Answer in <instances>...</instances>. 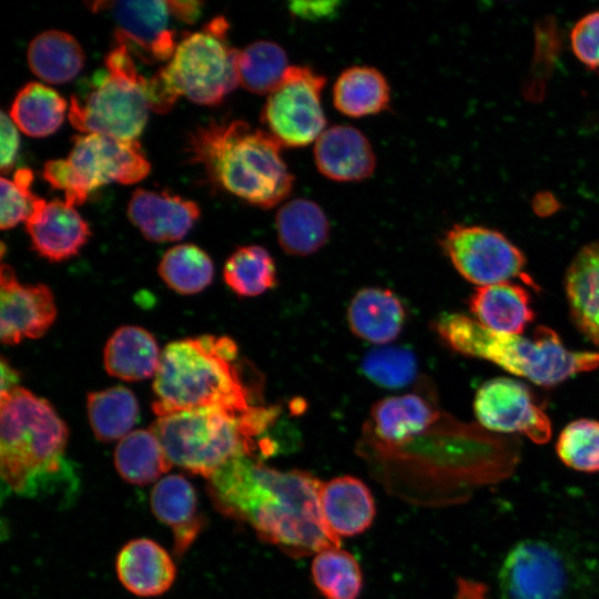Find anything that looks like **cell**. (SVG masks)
Returning a JSON list of instances; mask_svg holds the SVG:
<instances>
[{
  "mask_svg": "<svg viewBox=\"0 0 599 599\" xmlns=\"http://www.w3.org/2000/svg\"><path fill=\"white\" fill-rule=\"evenodd\" d=\"M435 328L455 352L489 361L541 386L599 367V352L568 349L547 326H538L531 337H525L490 331L464 314L445 313L437 318Z\"/></svg>",
  "mask_w": 599,
  "mask_h": 599,
  "instance_id": "5b68a950",
  "label": "cell"
},
{
  "mask_svg": "<svg viewBox=\"0 0 599 599\" xmlns=\"http://www.w3.org/2000/svg\"><path fill=\"white\" fill-rule=\"evenodd\" d=\"M322 483L308 471H282L241 455L209 478V493L223 514L248 524L264 541L300 557L341 546V538L322 516Z\"/></svg>",
  "mask_w": 599,
  "mask_h": 599,
  "instance_id": "6da1fadb",
  "label": "cell"
},
{
  "mask_svg": "<svg viewBox=\"0 0 599 599\" xmlns=\"http://www.w3.org/2000/svg\"><path fill=\"white\" fill-rule=\"evenodd\" d=\"M32 180L33 174L27 167L17 169L12 181L4 176L0 179L1 230L11 229L19 222H26L41 200L30 191Z\"/></svg>",
  "mask_w": 599,
  "mask_h": 599,
  "instance_id": "f35d334b",
  "label": "cell"
},
{
  "mask_svg": "<svg viewBox=\"0 0 599 599\" xmlns=\"http://www.w3.org/2000/svg\"><path fill=\"white\" fill-rule=\"evenodd\" d=\"M281 146L267 131L243 120H214L190 133L186 153L215 186L251 205L271 209L294 186Z\"/></svg>",
  "mask_w": 599,
  "mask_h": 599,
  "instance_id": "3957f363",
  "label": "cell"
},
{
  "mask_svg": "<svg viewBox=\"0 0 599 599\" xmlns=\"http://www.w3.org/2000/svg\"><path fill=\"white\" fill-rule=\"evenodd\" d=\"M237 345L227 336L202 335L167 344L154 375L152 408L158 417L182 410L253 406L234 363Z\"/></svg>",
  "mask_w": 599,
  "mask_h": 599,
  "instance_id": "277c9868",
  "label": "cell"
},
{
  "mask_svg": "<svg viewBox=\"0 0 599 599\" xmlns=\"http://www.w3.org/2000/svg\"><path fill=\"white\" fill-rule=\"evenodd\" d=\"M1 392L0 394L9 393L19 385V374L11 367L6 359L1 358Z\"/></svg>",
  "mask_w": 599,
  "mask_h": 599,
  "instance_id": "bcb514c9",
  "label": "cell"
},
{
  "mask_svg": "<svg viewBox=\"0 0 599 599\" xmlns=\"http://www.w3.org/2000/svg\"><path fill=\"white\" fill-rule=\"evenodd\" d=\"M105 70L98 85L84 98L71 95L69 121L80 132L135 140L150 109L146 80L135 68L124 43L115 42L105 55Z\"/></svg>",
  "mask_w": 599,
  "mask_h": 599,
  "instance_id": "52a82bcc",
  "label": "cell"
},
{
  "mask_svg": "<svg viewBox=\"0 0 599 599\" xmlns=\"http://www.w3.org/2000/svg\"><path fill=\"white\" fill-rule=\"evenodd\" d=\"M57 317V306L44 284H21L10 265L0 271V337L3 344L39 338Z\"/></svg>",
  "mask_w": 599,
  "mask_h": 599,
  "instance_id": "9a60e30c",
  "label": "cell"
},
{
  "mask_svg": "<svg viewBox=\"0 0 599 599\" xmlns=\"http://www.w3.org/2000/svg\"><path fill=\"white\" fill-rule=\"evenodd\" d=\"M313 581L325 599H357L363 587L355 557L339 547L315 554L311 566Z\"/></svg>",
  "mask_w": 599,
  "mask_h": 599,
  "instance_id": "e575fe53",
  "label": "cell"
},
{
  "mask_svg": "<svg viewBox=\"0 0 599 599\" xmlns=\"http://www.w3.org/2000/svg\"><path fill=\"white\" fill-rule=\"evenodd\" d=\"M319 507L327 527L338 538L364 532L375 517L369 488L359 478L348 475L322 483Z\"/></svg>",
  "mask_w": 599,
  "mask_h": 599,
  "instance_id": "ffe728a7",
  "label": "cell"
},
{
  "mask_svg": "<svg viewBox=\"0 0 599 599\" xmlns=\"http://www.w3.org/2000/svg\"><path fill=\"white\" fill-rule=\"evenodd\" d=\"M115 569L122 586L139 597L163 595L176 577V567L169 552L149 538L125 544L116 556Z\"/></svg>",
  "mask_w": 599,
  "mask_h": 599,
  "instance_id": "d6986e66",
  "label": "cell"
},
{
  "mask_svg": "<svg viewBox=\"0 0 599 599\" xmlns=\"http://www.w3.org/2000/svg\"><path fill=\"white\" fill-rule=\"evenodd\" d=\"M159 274L174 292L196 294L206 288L214 275L212 260L194 244H180L167 250L159 264Z\"/></svg>",
  "mask_w": 599,
  "mask_h": 599,
  "instance_id": "d590c367",
  "label": "cell"
},
{
  "mask_svg": "<svg viewBox=\"0 0 599 599\" xmlns=\"http://www.w3.org/2000/svg\"><path fill=\"white\" fill-rule=\"evenodd\" d=\"M314 161L318 172L337 182H357L375 171L376 156L369 140L347 124L326 128L315 141Z\"/></svg>",
  "mask_w": 599,
  "mask_h": 599,
  "instance_id": "ac0fdd59",
  "label": "cell"
},
{
  "mask_svg": "<svg viewBox=\"0 0 599 599\" xmlns=\"http://www.w3.org/2000/svg\"><path fill=\"white\" fill-rule=\"evenodd\" d=\"M565 292L575 325L599 347V241L586 245L572 258Z\"/></svg>",
  "mask_w": 599,
  "mask_h": 599,
  "instance_id": "603a6c76",
  "label": "cell"
},
{
  "mask_svg": "<svg viewBox=\"0 0 599 599\" xmlns=\"http://www.w3.org/2000/svg\"><path fill=\"white\" fill-rule=\"evenodd\" d=\"M42 175L52 187L64 192V201L71 206L83 204L90 194L67 159L45 162Z\"/></svg>",
  "mask_w": 599,
  "mask_h": 599,
  "instance_id": "60d3db41",
  "label": "cell"
},
{
  "mask_svg": "<svg viewBox=\"0 0 599 599\" xmlns=\"http://www.w3.org/2000/svg\"><path fill=\"white\" fill-rule=\"evenodd\" d=\"M370 417L377 437L388 446H399L425 433L438 413L420 395L404 394L375 403Z\"/></svg>",
  "mask_w": 599,
  "mask_h": 599,
  "instance_id": "d4e9b609",
  "label": "cell"
},
{
  "mask_svg": "<svg viewBox=\"0 0 599 599\" xmlns=\"http://www.w3.org/2000/svg\"><path fill=\"white\" fill-rule=\"evenodd\" d=\"M174 19L193 23L201 13L202 2L199 1H170Z\"/></svg>",
  "mask_w": 599,
  "mask_h": 599,
  "instance_id": "ee69618b",
  "label": "cell"
},
{
  "mask_svg": "<svg viewBox=\"0 0 599 599\" xmlns=\"http://www.w3.org/2000/svg\"><path fill=\"white\" fill-rule=\"evenodd\" d=\"M338 4L339 3L336 1H295L291 2L290 10L293 14L303 19H321L327 18L336 12Z\"/></svg>",
  "mask_w": 599,
  "mask_h": 599,
  "instance_id": "7bdbcfd3",
  "label": "cell"
},
{
  "mask_svg": "<svg viewBox=\"0 0 599 599\" xmlns=\"http://www.w3.org/2000/svg\"><path fill=\"white\" fill-rule=\"evenodd\" d=\"M226 285L243 297L258 296L276 284V266L270 252L260 245L241 246L226 260Z\"/></svg>",
  "mask_w": 599,
  "mask_h": 599,
  "instance_id": "836d02e7",
  "label": "cell"
},
{
  "mask_svg": "<svg viewBox=\"0 0 599 599\" xmlns=\"http://www.w3.org/2000/svg\"><path fill=\"white\" fill-rule=\"evenodd\" d=\"M230 24L220 16L201 31L187 32L177 42L169 62L158 70L179 98L202 105H216L238 84V50L227 40Z\"/></svg>",
  "mask_w": 599,
  "mask_h": 599,
  "instance_id": "ba28073f",
  "label": "cell"
},
{
  "mask_svg": "<svg viewBox=\"0 0 599 599\" xmlns=\"http://www.w3.org/2000/svg\"><path fill=\"white\" fill-rule=\"evenodd\" d=\"M275 230L282 250L294 256H307L328 241L331 226L324 210L308 199L290 200L277 210Z\"/></svg>",
  "mask_w": 599,
  "mask_h": 599,
  "instance_id": "484cf974",
  "label": "cell"
},
{
  "mask_svg": "<svg viewBox=\"0 0 599 599\" xmlns=\"http://www.w3.org/2000/svg\"><path fill=\"white\" fill-rule=\"evenodd\" d=\"M161 353L153 335L146 329L126 325L108 339L103 363L109 375L130 382L154 376Z\"/></svg>",
  "mask_w": 599,
  "mask_h": 599,
  "instance_id": "4316f807",
  "label": "cell"
},
{
  "mask_svg": "<svg viewBox=\"0 0 599 599\" xmlns=\"http://www.w3.org/2000/svg\"><path fill=\"white\" fill-rule=\"evenodd\" d=\"M72 142L67 160L89 193L111 182L136 183L150 172V163L135 140L91 133L75 135Z\"/></svg>",
  "mask_w": 599,
  "mask_h": 599,
  "instance_id": "4fadbf2b",
  "label": "cell"
},
{
  "mask_svg": "<svg viewBox=\"0 0 599 599\" xmlns=\"http://www.w3.org/2000/svg\"><path fill=\"white\" fill-rule=\"evenodd\" d=\"M276 416L275 407L253 406L245 413L200 408L158 417L150 429L172 465L209 479L232 458L253 456L255 437Z\"/></svg>",
  "mask_w": 599,
  "mask_h": 599,
  "instance_id": "8992f818",
  "label": "cell"
},
{
  "mask_svg": "<svg viewBox=\"0 0 599 599\" xmlns=\"http://www.w3.org/2000/svg\"><path fill=\"white\" fill-rule=\"evenodd\" d=\"M17 125L4 111L0 115V170L8 173L14 165L19 150V133Z\"/></svg>",
  "mask_w": 599,
  "mask_h": 599,
  "instance_id": "b9f144b4",
  "label": "cell"
},
{
  "mask_svg": "<svg viewBox=\"0 0 599 599\" xmlns=\"http://www.w3.org/2000/svg\"><path fill=\"white\" fill-rule=\"evenodd\" d=\"M119 475L135 485H148L173 466L151 429H136L121 438L114 450Z\"/></svg>",
  "mask_w": 599,
  "mask_h": 599,
  "instance_id": "f546056e",
  "label": "cell"
},
{
  "mask_svg": "<svg viewBox=\"0 0 599 599\" xmlns=\"http://www.w3.org/2000/svg\"><path fill=\"white\" fill-rule=\"evenodd\" d=\"M571 49L588 69L599 71V11L580 18L570 32Z\"/></svg>",
  "mask_w": 599,
  "mask_h": 599,
  "instance_id": "ab89813d",
  "label": "cell"
},
{
  "mask_svg": "<svg viewBox=\"0 0 599 599\" xmlns=\"http://www.w3.org/2000/svg\"><path fill=\"white\" fill-rule=\"evenodd\" d=\"M325 83V77L312 68L290 65L280 84L267 95L261 120L281 145L305 146L325 131L322 105Z\"/></svg>",
  "mask_w": 599,
  "mask_h": 599,
  "instance_id": "30bf717a",
  "label": "cell"
},
{
  "mask_svg": "<svg viewBox=\"0 0 599 599\" xmlns=\"http://www.w3.org/2000/svg\"><path fill=\"white\" fill-rule=\"evenodd\" d=\"M556 451L573 470L599 471V420L581 418L569 423L557 439Z\"/></svg>",
  "mask_w": 599,
  "mask_h": 599,
  "instance_id": "8d00e7d4",
  "label": "cell"
},
{
  "mask_svg": "<svg viewBox=\"0 0 599 599\" xmlns=\"http://www.w3.org/2000/svg\"><path fill=\"white\" fill-rule=\"evenodd\" d=\"M469 309L483 326L501 334L518 335L535 318L529 293L510 281L478 286Z\"/></svg>",
  "mask_w": 599,
  "mask_h": 599,
  "instance_id": "cb8c5ba5",
  "label": "cell"
},
{
  "mask_svg": "<svg viewBox=\"0 0 599 599\" xmlns=\"http://www.w3.org/2000/svg\"><path fill=\"white\" fill-rule=\"evenodd\" d=\"M498 586L501 599H582L571 558L544 539H525L509 550Z\"/></svg>",
  "mask_w": 599,
  "mask_h": 599,
  "instance_id": "9c48e42d",
  "label": "cell"
},
{
  "mask_svg": "<svg viewBox=\"0 0 599 599\" xmlns=\"http://www.w3.org/2000/svg\"><path fill=\"white\" fill-rule=\"evenodd\" d=\"M87 407L92 432L101 441L120 440L126 436L139 416L134 394L123 386L88 394Z\"/></svg>",
  "mask_w": 599,
  "mask_h": 599,
  "instance_id": "1f68e13d",
  "label": "cell"
},
{
  "mask_svg": "<svg viewBox=\"0 0 599 599\" xmlns=\"http://www.w3.org/2000/svg\"><path fill=\"white\" fill-rule=\"evenodd\" d=\"M440 246L458 273L478 286L521 276L524 253L502 233L481 225L455 224Z\"/></svg>",
  "mask_w": 599,
  "mask_h": 599,
  "instance_id": "8fae6325",
  "label": "cell"
},
{
  "mask_svg": "<svg viewBox=\"0 0 599 599\" xmlns=\"http://www.w3.org/2000/svg\"><path fill=\"white\" fill-rule=\"evenodd\" d=\"M288 68L285 50L274 41L258 40L238 50V84L252 93L270 94Z\"/></svg>",
  "mask_w": 599,
  "mask_h": 599,
  "instance_id": "d6a6232c",
  "label": "cell"
},
{
  "mask_svg": "<svg viewBox=\"0 0 599 599\" xmlns=\"http://www.w3.org/2000/svg\"><path fill=\"white\" fill-rule=\"evenodd\" d=\"M33 74L49 83H65L82 69L84 52L77 39L61 30H47L35 35L27 50Z\"/></svg>",
  "mask_w": 599,
  "mask_h": 599,
  "instance_id": "f1b7e54d",
  "label": "cell"
},
{
  "mask_svg": "<svg viewBox=\"0 0 599 599\" xmlns=\"http://www.w3.org/2000/svg\"><path fill=\"white\" fill-rule=\"evenodd\" d=\"M455 599H487L486 588L480 583L459 579Z\"/></svg>",
  "mask_w": 599,
  "mask_h": 599,
  "instance_id": "f6af8a7d",
  "label": "cell"
},
{
  "mask_svg": "<svg viewBox=\"0 0 599 599\" xmlns=\"http://www.w3.org/2000/svg\"><path fill=\"white\" fill-rule=\"evenodd\" d=\"M201 210L191 201L169 191L136 189L128 204V217L152 242L183 238L199 219Z\"/></svg>",
  "mask_w": 599,
  "mask_h": 599,
  "instance_id": "e0dca14e",
  "label": "cell"
},
{
  "mask_svg": "<svg viewBox=\"0 0 599 599\" xmlns=\"http://www.w3.org/2000/svg\"><path fill=\"white\" fill-rule=\"evenodd\" d=\"M390 88L385 75L369 65L345 69L333 85V104L351 118L378 114L389 108Z\"/></svg>",
  "mask_w": 599,
  "mask_h": 599,
  "instance_id": "83f0119b",
  "label": "cell"
},
{
  "mask_svg": "<svg viewBox=\"0 0 599 599\" xmlns=\"http://www.w3.org/2000/svg\"><path fill=\"white\" fill-rule=\"evenodd\" d=\"M92 11L108 10L115 22V42L132 45L148 61H169L177 45L176 32L169 28L174 18L170 1H94Z\"/></svg>",
  "mask_w": 599,
  "mask_h": 599,
  "instance_id": "5bb4252c",
  "label": "cell"
},
{
  "mask_svg": "<svg viewBox=\"0 0 599 599\" xmlns=\"http://www.w3.org/2000/svg\"><path fill=\"white\" fill-rule=\"evenodd\" d=\"M474 412L489 432L519 433L536 444L550 439L549 417L537 405L530 388L518 380L497 377L485 382L475 395Z\"/></svg>",
  "mask_w": 599,
  "mask_h": 599,
  "instance_id": "7c38bea8",
  "label": "cell"
},
{
  "mask_svg": "<svg viewBox=\"0 0 599 599\" xmlns=\"http://www.w3.org/2000/svg\"><path fill=\"white\" fill-rule=\"evenodd\" d=\"M364 375L374 384L390 389L403 388L417 375V361L406 347L383 346L369 351L362 361Z\"/></svg>",
  "mask_w": 599,
  "mask_h": 599,
  "instance_id": "74e56055",
  "label": "cell"
},
{
  "mask_svg": "<svg viewBox=\"0 0 599 599\" xmlns=\"http://www.w3.org/2000/svg\"><path fill=\"white\" fill-rule=\"evenodd\" d=\"M69 432L54 408L23 387L0 394V470L3 489L22 497L64 499L79 477L64 449Z\"/></svg>",
  "mask_w": 599,
  "mask_h": 599,
  "instance_id": "7a4b0ae2",
  "label": "cell"
},
{
  "mask_svg": "<svg viewBox=\"0 0 599 599\" xmlns=\"http://www.w3.org/2000/svg\"><path fill=\"white\" fill-rule=\"evenodd\" d=\"M150 501L154 516L173 531L174 554L183 555L204 526L193 485L182 475L164 476L153 486Z\"/></svg>",
  "mask_w": 599,
  "mask_h": 599,
  "instance_id": "44dd1931",
  "label": "cell"
},
{
  "mask_svg": "<svg viewBox=\"0 0 599 599\" xmlns=\"http://www.w3.org/2000/svg\"><path fill=\"white\" fill-rule=\"evenodd\" d=\"M65 100L53 89L29 82L17 93L10 118L27 135L41 138L53 133L62 123Z\"/></svg>",
  "mask_w": 599,
  "mask_h": 599,
  "instance_id": "4dcf8cb0",
  "label": "cell"
},
{
  "mask_svg": "<svg viewBox=\"0 0 599 599\" xmlns=\"http://www.w3.org/2000/svg\"><path fill=\"white\" fill-rule=\"evenodd\" d=\"M32 248L51 262L78 254L90 237V227L78 211L61 200L41 199L24 222Z\"/></svg>",
  "mask_w": 599,
  "mask_h": 599,
  "instance_id": "2e32d148",
  "label": "cell"
},
{
  "mask_svg": "<svg viewBox=\"0 0 599 599\" xmlns=\"http://www.w3.org/2000/svg\"><path fill=\"white\" fill-rule=\"evenodd\" d=\"M405 317V308L398 296L382 287L359 290L347 307V323L354 335L376 345L396 339L404 327Z\"/></svg>",
  "mask_w": 599,
  "mask_h": 599,
  "instance_id": "7402d4cb",
  "label": "cell"
}]
</instances>
